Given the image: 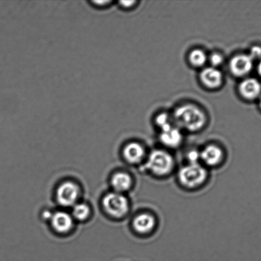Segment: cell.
<instances>
[{
	"mask_svg": "<svg viewBox=\"0 0 261 261\" xmlns=\"http://www.w3.org/2000/svg\"><path fill=\"white\" fill-rule=\"evenodd\" d=\"M175 121L179 126L191 132L203 128L206 122L204 112L193 105H185L179 107L175 112Z\"/></svg>",
	"mask_w": 261,
	"mask_h": 261,
	"instance_id": "obj_1",
	"label": "cell"
},
{
	"mask_svg": "<svg viewBox=\"0 0 261 261\" xmlns=\"http://www.w3.org/2000/svg\"><path fill=\"white\" fill-rule=\"evenodd\" d=\"M174 160L170 153L165 151L157 150L150 153L146 163V168L156 175H168L173 170Z\"/></svg>",
	"mask_w": 261,
	"mask_h": 261,
	"instance_id": "obj_2",
	"label": "cell"
},
{
	"mask_svg": "<svg viewBox=\"0 0 261 261\" xmlns=\"http://www.w3.org/2000/svg\"><path fill=\"white\" fill-rule=\"evenodd\" d=\"M207 171L199 163L189 164L179 171L178 178L180 183L186 188H197L205 181Z\"/></svg>",
	"mask_w": 261,
	"mask_h": 261,
	"instance_id": "obj_3",
	"label": "cell"
},
{
	"mask_svg": "<svg viewBox=\"0 0 261 261\" xmlns=\"http://www.w3.org/2000/svg\"><path fill=\"white\" fill-rule=\"evenodd\" d=\"M103 206L105 211L110 216L122 217L129 211V204L126 197L122 193H111L105 196L103 199Z\"/></svg>",
	"mask_w": 261,
	"mask_h": 261,
	"instance_id": "obj_4",
	"label": "cell"
},
{
	"mask_svg": "<svg viewBox=\"0 0 261 261\" xmlns=\"http://www.w3.org/2000/svg\"><path fill=\"white\" fill-rule=\"evenodd\" d=\"M79 188L71 181L61 184L58 188L56 198L61 206L68 207L76 204L79 196Z\"/></svg>",
	"mask_w": 261,
	"mask_h": 261,
	"instance_id": "obj_5",
	"label": "cell"
},
{
	"mask_svg": "<svg viewBox=\"0 0 261 261\" xmlns=\"http://www.w3.org/2000/svg\"><path fill=\"white\" fill-rule=\"evenodd\" d=\"M229 66L230 70L235 76H245L252 70V59L250 56L238 55L232 59Z\"/></svg>",
	"mask_w": 261,
	"mask_h": 261,
	"instance_id": "obj_6",
	"label": "cell"
},
{
	"mask_svg": "<svg viewBox=\"0 0 261 261\" xmlns=\"http://www.w3.org/2000/svg\"><path fill=\"white\" fill-rule=\"evenodd\" d=\"M200 78L202 83L207 88L215 89L221 85L223 76L221 71L214 67H209L202 71Z\"/></svg>",
	"mask_w": 261,
	"mask_h": 261,
	"instance_id": "obj_7",
	"label": "cell"
},
{
	"mask_svg": "<svg viewBox=\"0 0 261 261\" xmlns=\"http://www.w3.org/2000/svg\"><path fill=\"white\" fill-rule=\"evenodd\" d=\"M53 227L59 232L70 231L73 226V217L65 212H58L51 217Z\"/></svg>",
	"mask_w": 261,
	"mask_h": 261,
	"instance_id": "obj_8",
	"label": "cell"
},
{
	"mask_svg": "<svg viewBox=\"0 0 261 261\" xmlns=\"http://www.w3.org/2000/svg\"><path fill=\"white\" fill-rule=\"evenodd\" d=\"M201 160L206 165L214 166L219 165L223 159V152L217 146L209 145L200 152Z\"/></svg>",
	"mask_w": 261,
	"mask_h": 261,
	"instance_id": "obj_9",
	"label": "cell"
},
{
	"mask_svg": "<svg viewBox=\"0 0 261 261\" xmlns=\"http://www.w3.org/2000/svg\"><path fill=\"white\" fill-rule=\"evenodd\" d=\"M239 91L244 98L248 99H254L259 95L261 86L259 81L256 79H247L240 84Z\"/></svg>",
	"mask_w": 261,
	"mask_h": 261,
	"instance_id": "obj_10",
	"label": "cell"
},
{
	"mask_svg": "<svg viewBox=\"0 0 261 261\" xmlns=\"http://www.w3.org/2000/svg\"><path fill=\"white\" fill-rule=\"evenodd\" d=\"M155 219L152 215L142 214L137 216L133 221V227L140 234L149 233L155 226Z\"/></svg>",
	"mask_w": 261,
	"mask_h": 261,
	"instance_id": "obj_11",
	"label": "cell"
},
{
	"mask_svg": "<svg viewBox=\"0 0 261 261\" xmlns=\"http://www.w3.org/2000/svg\"><path fill=\"white\" fill-rule=\"evenodd\" d=\"M145 155V148L139 143L131 142L125 146L124 156L128 162L131 164L139 163Z\"/></svg>",
	"mask_w": 261,
	"mask_h": 261,
	"instance_id": "obj_12",
	"label": "cell"
},
{
	"mask_svg": "<svg viewBox=\"0 0 261 261\" xmlns=\"http://www.w3.org/2000/svg\"><path fill=\"white\" fill-rule=\"evenodd\" d=\"M160 139L163 144L171 148H175L180 145L182 141V135L178 129L171 126L162 130Z\"/></svg>",
	"mask_w": 261,
	"mask_h": 261,
	"instance_id": "obj_13",
	"label": "cell"
},
{
	"mask_svg": "<svg viewBox=\"0 0 261 261\" xmlns=\"http://www.w3.org/2000/svg\"><path fill=\"white\" fill-rule=\"evenodd\" d=\"M132 180L126 173H117L112 176L111 185L116 193H122L129 190L131 187Z\"/></svg>",
	"mask_w": 261,
	"mask_h": 261,
	"instance_id": "obj_14",
	"label": "cell"
},
{
	"mask_svg": "<svg viewBox=\"0 0 261 261\" xmlns=\"http://www.w3.org/2000/svg\"><path fill=\"white\" fill-rule=\"evenodd\" d=\"M189 61L191 63L196 67H200L206 63L207 56L203 50L196 49L192 51L189 55Z\"/></svg>",
	"mask_w": 261,
	"mask_h": 261,
	"instance_id": "obj_15",
	"label": "cell"
},
{
	"mask_svg": "<svg viewBox=\"0 0 261 261\" xmlns=\"http://www.w3.org/2000/svg\"><path fill=\"white\" fill-rule=\"evenodd\" d=\"M89 208L86 204L78 203L74 206L73 210V216L78 221H83L88 217Z\"/></svg>",
	"mask_w": 261,
	"mask_h": 261,
	"instance_id": "obj_16",
	"label": "cell"
},
{
	"mask_svg": "<svg viewBox=\"0 0 261 261\" xmlns=\"http://www.w3.org/2000/svg\"><path fill=\"white\" fill-rule=\"evenodd\" d=\"M156 123L160 127L161 130H165L171 126L170 117L166 114H160L156 118Z\"/></svg>",
	"mask_w": 261,
	"mask_h": 261,
	"instance_id": "obj_17",
	"label": "cell"
},
{
	"mask_svg": "<svg viewBox=\"0 0 261 261\" xmlns=\"http://www.w3.org/2000/svg\"><path fill=\"white\" fill-rule=\"evenodd\" d=\"M223 61V57L221 55H219V54L215 53L211 56L210 62L214 67L222 65Z\"/></svg>",
	"mask_w": 261,
	"mask_h": 261,
	"instance_id": "obj_18",
	"label": "cell"
},
{
	"mask_svg": "<svg viewBox=\"0 0 261 261\" xmlns=\"http://www.w3.org/2000/svg\"><path fill=\"white\" fill-rule=\"evenodd\" d=\"M188 160L190 164L199 163L198 161L201 160L200 152L196 150H193L188 153Z\"/></svg>",
	"mask_w": 261,
	"mask_h": 261,
	"instance_id": "obj_19",
	"label": "cell"
},
{
	"mask_svg": "<svg viewBox=\"0 0 261 261\" xmlns=\"http://www.w3.org/2000/svg\"><path fill=\"white\" fill-rule=\"evenodd\" d=\"M111 2H112L110 1V0H102V1L97 0V1L91 2V4H93L97 7H104L107 6V5L111 4Z\"/></svg>",
	"mask_w": 261,
	"mask_h": 261,
	"instance_id": "obj_20",
	"label": "cell"
},
{
	"mask_svg": "<svg viewBox=\"0 0 261 261\" xmlns=\"http://www.w3.org/2000/svg\"><path fill=\"white\" fill-rule=\"evenodd\" d=\"M120 6L128 9L133 6L135 4V1H121L119 2Z\"/></svg>",
	"mask_w": 261,
	"mask_h": 261,
	"instance_id": "obj_21",
	"label": "cell"
},
{
	"mask_svg": "<svg viewBox=\"0 0 261 261\" xmlns=\"http://www.w3.org/2000/svg\"><path fill=\"white\" fill-rule=\"evenodd\" d=\"M261 55V49L259 47H255L253 48L252 50V55H250V57L255 58V57H259V56Z\"/></svg>",
	"mask_w": 261,
	"mask_h": 261,
	"instance_id": "obj_22",
	"label": "cell"
},
{
	"mask_svg": "<svg viewBox=\"0 0 261 261\" xmlns=\"http://www.w3.org/2000/svg\"><path fill=\"white\" fill-rule=\"evenodd\" d=\"M258 72H259V75L261 76V61L260 63L259 64V65H258Z\"/></svg>",
	"mask_w": 261,
	"mask_h": 261,
	"instance_id": "obj_23",
	"label": "cell"
},
{
	"mask_svg": "<svg viewBox=\"0 0 261 261\" xmlns=\"http://www.w3.org/2000/svg\"><path fill=\"white\" fill-rule=\"evenodd\" d=\"M260 107H261V100L260 101Z\"/></svg>",
	"mask_w": 261,
	"mask_h": 261,
	"instance_id": "obj_24",
	"label": "cell"
}]
</instances>
